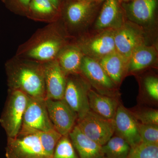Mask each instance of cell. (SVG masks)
Returning <instances> with one entry per match:
<instances>
[{
  "label": "cell",
  "mask_w": 158,
  "mask_h": 158,
  "mask_svg": "<svg viewBox=\"0 0 158 158\" xmlns=\"http://www.w3.org/2000/svg\"><path fill=\"white\" fill-rule=\"evenodd\" d=\"M88 97L90 110L104 118L114 119L119 104L118 98L101 94L91 88Z\"/></svg>",
  "instance_id": "2e32d148"
},
{
  "label": "cell",
  "mask_w": 158,
  "mask_h": 158,
  "mask_svg": "<svg viewBox=\"0 0 158 158\" xmlns=\"http://www.w3.org/2000/svg\"><path fill=\"white\" fill-rule=\"evenodd\" d=\"M138 125L141 142L158 145V125L143 124L138 122Z\"/></svg>",
  "instance_id": "484cf974"
},
{
  "label": "cell",
  "mask_w": 158,
  "mask_h": 158,
  "mask_svg": "<svg viewBox=\"0 0 158 158\" xmlns=\"http://www.w3.org/2000/svg\"><path fill=\"white\" fill-rule=\"evenodd\" d=\"M80 73L67 77L66 88L63 99L77 113L81 119L90 110L88 94L90 89L89 82Z\"/></svg>",
  "instance_id": "277c9868"
},
{
  "label": "cell",
  "mask_w": 158,
  "mask_h": 158,
  "mask_svg": "<svg viewBox=\"0 0 158 158\" xmlns=\"http://www.w3.org/2000/svg\"><path fill=\"white\" fill-rule=\"evenodd\" d=\"M21 128L47 131L54 128L49 116L45 99L28 96Z\"/></svg>",
  "instance_id": "9c48e42d"
},
{
  "label": "cell",
  "mask_w": 158,
  "mask_h": 158,
  "mask_svg": "<svg viewBox=\"0 0 158 158\" xmlns=\"http://www.w3.org/2000/svg\"><path fill=\"white\" fill-rule=\"evenodd\" d=\"M103 1H104V0H98V2H103Z\"/></svg>",
  "instance_id": "836d02e7"
},
{
  "label": "cell",
  "mask_w": 158,
  "mask_h": 158,
  "mask_svg": "<svg viewBox=\"0 0 158 158\" xmlns=\"http://www.w3.org/2000/svg\"><path fill=\"white\" fill-rule=\"evenodd\" d=\"M119 1H123L125 2H131V1H133V0H119Z\"/></svg>",
  "instance_id": "d6a6232c"
},
{
  "label": "cell",
  "mask_w": 158,
  "mask_h": 158,
  "mask_svg": "<svg viewBox=\"0 0 158 158\" xmlns=\"http://www.w3.org/2000/svg\"><path fill=\"white\" fill-rule=\"evenodd\" d=\"M57 56V60L66 76L80 73V67L84 56L78 48H67L60 51Z\"/></svg>",
  "instance_id": "d6986e66"
},
{
  "label": "cell",
  "mask_w": 158,
  "mask_h": 158,
  "mask_svg": "<svg viewBox=\"0 0 158 158\" xmlns=\"http://www.w3.org/2000/svg\"><path fill=\"white\" fill-rule=\"evenodd\" d=\"M6 158H49L46 154L37 131L21 128L17 136L7 137Z\"/></svg>",
  "instance_id": "3957f363"
},
{
  "label": "cell",
  "mask_w": 158,
  "mask_h": 158,
  "mask_svg": "<svg viewBox=\"0 0 158 158\" xmlns=\"http://www.w3.org/2000/svg\"><path fill=\"white\" fill-rule=\"evenodd\" d=\"M131 147L121 137L113 136L102 146L104 158H127Z\"/></svg>",
  "instance_id": "7402d4cb"
},
{
  "label": "cell",
  "mask_w": 158,
  "mask_h": 158,
  "mask_svg": "<svg viewBox=\"0 0 158 158\" xmlns=\"http://www.w3.org/2000/svg\"><path fill=\"white\" fill-rule=\"evenodd\" d=\"M99 62L108 77L116 85L121 82L127 72L128 61L116 51L102 58Z\"/></svg>",
  "instance_id": "e0dca14e"
},
{
  "label": "cell",
  "mask_w": 158,
  "mask_h": 158,
  "mask_svg": "<svg viewBox=\"0 0 158 158\" xmlns=\"http://www.w3.org/2000/svg\"><path fill=\"white\" fill-rule=\"evenodd\" d=\"M77 125L89 139L103 146L115 132L114 119L104 118L90 110L83 118L78 119Z\"/></svg>",
  "instance_id": "5b68a950"
},
{
  "label": "cell",
  "mask_w": 158,
  "mask_h": 158,
  "mask_svg": "<svg viewBox=\"0 0 158 158\" xmlns=\"http://www.w3.org/2000/svg\"><path fill=\"white\" fill-rule=\"evenodd\" d=\"M29 6L32 11L40 15H50L57 10L49 0H31Z\"/></svg>",
  "instance_id": "83f0119b"
},
{
  "label": "cell",
  "mask_w": 158,
  "mask_h": 158,
  "mask_svg": "<svg viewBox=\"0 0 158 158\" xmlns=\"http://www.w3.org/2000/svg\"><path fill=\"white\" fill-rule=\"evenodd\" d=\"M114 38L116 52L128 62L135 50L144 45L141 33L128 25L115 30Z\"/></svg>",
  "instance_id": "7c38bea8"
},
{
  "label": "cell",
  "mask_w": 158,
  "mask_h": 158,
  "mask_svg": "<svg viewBox=\"0 0 158 158\" xmlns=\"http://www.w3.org/2000/svg\"><path fill=\"white\" fill-rule=\"evenodd\" d=\"M50 1L54 8L56 9V10H58L59 6V0H49Z\"/></svg>",
  "instance_id": "f546056e"
},
{
  "label": "cell",
  "mask_w": 158,
  "mask_h": 158,
  "mask_svg": "<svg viewBox=\"0 0 158 158\" xmlns=\"http://www.w3.org/2000/svg\"><path fill=\"white\" fill-rule=\"evenodd\" d=\"M42 64L44 73L46 99H63L67 76L56 59Z\"/></svg>",
  "instance_id": "30bf717a"
},
{
  "label": "cell",
  "mask_w": 158,
  "mask_h": 158,
  "mask_svg": "<svg viewBox=\"0 0 158 158\" xmlns=\"http://www.w3.org/2000/svg\"><path fill=\"white\" fill-rule=\"evenodd\" d=\"M119 2V0H105L97 20V28H107L120 23L123 14Z\"/></svg>",
  "instance_id": "ac0fdd59"
},
{
  "label": "cell",
  "mask_w": 158,
  "mask_h": 158,
  "mask_svg": "<svg viewBox=\"0 0 158 158\" xmlns=\"http://www.w3.org/2000/svg\"><path fill=\"white\" fill-rule=\"evenodd\" d=\"M69 136L79 158H104L102 146L86 137L77 124Z\"/></svg>",
  "instance_id": "5bb4252c"
},
{
  "label": "cell",
  "mask_w": 158,
  "mask_h": 158,
  "mask_svg": "<svg viewBox=\"0 0 158 158\" xmlns=\"http://www.w3.org/2000/svg\"><path fill=\"white\" fill-rule=\"evenodd\" d=\"M6 71L9 90H19L31 97L46 99L42 63L12 60L6 64Z\"/></svg>",
  "instance_id": "6da1fadb"
},
{
  "label": "cell",
  "mask_w": 158,
  "mask_h": 158,
  "mask_svg": "<svg viewBox=\"0 0 158 158\" xmlns=\"http://www.w3.org/2000/svg\"><path fill=\"white\" fill-rule=\"evenodd\" d=\"M127 158H158V145L141 142L131 148Z\"/></svg>",
  "instance_id": "d4e9b609"
},
{
  "label": "cell",
  "mask_w": 158,
  "mask_h": 158,
  "mask_svg": "<svg viewBox=\"0 0 158 158\" xmlns=\"http://www.w3.org/2000/svg\"><path fill=\"white\" fill-rule=\"evenodd\" d=\"M47 31L26 51V56L33 59V61L43 63L52 61L61 51L62 40L51 33V30Z\"/></svg>",
  "instance_id": "ba28073f"
},
{
  "label": "cell",
  "mask_w": 158,
  "mask_h": 158,
  "mask_svg": "<svg viewBox=\"0 0 158 158\" xmlns=\"http://www.w3.org/2000/svg\"><path fill=\"white\" fill-rule=\"evenodd\" d=\"M80 73L95 88L97 92L117 98L118 92L115 83L108 77L99 62L90 57H83Z\"/></svg>",
  "instance_id": "8992f818"
},
{
  "label": "cell",
  "mask_w": 158,
  "mask_h": 158,
  "mask_svg": "<svg viewBox=\"0 0 158 158\" xmlns=\"http://www.w3.org/2000/svg\"><path fill=\"white\" fill-rule=\"evenodd\" d=\"M156 52L152 47L142 45L133 52L129 60L127 72L142 70L151 65L155 60Z\"/></svg>",
  "instance_id": "ffe728a7"
},
{
  "label": "cell",
  "mask_w": 158,
  "mask_h": 158,
  "mask_svg": "<svg viewBox=\"0 0 158 158\" xmlns=\"http://www.w3.org/2000/svg\"><path fill=\"white\" fill-rule=\"evenodd\" d=\"M37 132L46 154L52 158L56 146L62 136L55 129L47 131H37Z\"/></svg>",
  "instance_id": "603a6c76"
},
{
  "label": "cell",
  "mask_w": 158,
  "mask_h": 158,
  "mask_svg": "<svg viewBox=\"0 0 158 158\" xmlns=\"http://www.w3.org/2000/svg\"><path fill=\"white\" fill-rule=\"evenodd\" d=\"M139 123L145 124L158 125V111L152 108L139 109L132 112Z\"/></svg>",
  "instance_id": "4316f807"
},
{
  "label": "cell",
  "mask_w": 158,
  "mask_h": 158,
  "mask_svg": "<svg viewBox=\"0 0 158 158\" xmlns=\"http://www.w3.org/2000/svg\"><path fill=\"white\" fill-rule=\"evenodd\" d=\"M18 1L21 4H22L23 6H29L31 0H18Z\"/></svg>",
  "instance_id": "4dcf8cb0"
},
{
  "label": "cell",
  "mask_w": 158,
  "mask_h": 158,
  "mask_svg": "<svg viewBox=\"0 0 158 158\" xmlns=\"http://www.w3.org/2000/svg\"><path fill=\"white\" fill-rule=\"evenodd\" d=\"M52 158H79L69 135L62 136L59 140Z\"/></svg>",
  "instance_id": "cb8c5ba5"
},
{
  "label": "cell",
  "mask_w": 158,
  "mask_h": 158,
  "mask_svg": "<svg viewBox=\"0 0 158 158\" xmlns=\"http://www.w3.org/2000/svg\"><path fill=\"white\" fill-rule=\"evenodd\" d=\"M28 98L19 90H8V97L0 117V124L7 137L14 138L20 131Z\"/></svg>",
  "instance_id": "7a4b0ae2"
},
{
  "label": "cell",
  "mask_w": 158,
  "mask_h": 158,
  "mask_svg": "<svg viewBox=\"0 0 158 158\" xmlns=\"http://www.w3.org/2000/svg\"><path fill=\"white\" fill-rule=\"evenodd\" d=\"M116 135L121 137L131 148L141 142L138 130V121L131 111L119 103L114 118Z\"/></svg>",
  "instance_id": "8fae6325"
},
{
  "label": "cell",
  "mask_w": 158,
  "mask_h": 158,
  "mask_svg": "<svg viewBox=\"0 0 158 158\" xmlns=\"http://www.w3.org/2000/svg\"><path fill=\"white\" fill-rule=\"evenodd\" d=\"M76 1H87V2H98V0H76Z\"/></svg>",
  "instance_id": "1f68e13d"
},
{
  "label": "cell",
  "mask_w": 158,
  "mask_h": 158,
  "mask_svg": "<svg viewBox=\"0 0 158 158\" xmlns=\"http://www.w3.org/2000/svg\"><path fill=\"white\" fill-rule=\"evenodd\" d=\"M49 116L54 128L62 136L69 135L77 124V113L63 99H45Z\"/></svg>",
  "instance_id": "52a82bcc"
},
{
  "label": "cell",
  "mask_w": 158,
  "mask_h": 158,
  "mask_svg": "<svg viewBox=\"0 0 158 158\" xmlns=\"http://www.w3.org/2000/svg\"><path fill=\"white\" fill-rule=\"evenodd\" d=\"M145 91L150 98L153 101H158V80L156 77H148L144 80Z\"/></svg>",
  "instance_id": "f1b7e54d"
},
{
  "label": "cell",
  "mask_w": 158,
  "mask_h": 158,
  "mask_svg": "<svg viewBox=\"0 0 158 158\" xmlns=\"http://www.w3.org/2000/svg\"><path fill=\"white\" fill-rule=\"evenodd\" d=\"M158 0H133L122 6L128 17L139 23H147L154 17Z\"/></svg>",
  "instance_id": "9a60e30c"
},
{
  "label": "cell",
  "mask_w": 158,
  "mask_h": 158,
  "mask_svg": "<svg viewBox=\"0 0 158 158\" xmlns=\"http://www.w3.org/2000/svg\"><path fill=\"white\" fill-rule=\"evenodd\" d=\"M97 2L76 1L71 3L66 8V16L72 24L77 25L84 22L93 12Z\"/></svg>",
  "instance_id": "44dd1931"
},
{
  "label": "cell",
  "mask_w": 158,
  "mask_h": 158,
  "mask_svg": "<svg viewBox=\"0 0 158 158\" xmlns=\"http://www.w3.org/2000/svg\"><path fill=\"white\" fill-rule=\"evenodd\" d=\"M115 30H106L85 41L81 45V51L87 56L94 59H101L115 52L114 41Z\"/></svg>",
  "instance_id": "4fadbf2b"
}]
</instances>
